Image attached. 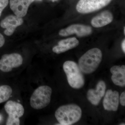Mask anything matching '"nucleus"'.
<instances>
[{
    "mask_svg": "<svg viewBox=\"0 0 125 125\" xmlns=\"http://www.w3.org/2000/svg\"><path fill=\"white\" fill-rule=\"evenodd\" d=\"M119 99H120V103L121 105L123 106H125V92H123L121 94Z\"/></svg>",
    "mask_w": 125,
    "mask_h": 125,
    "instance_id": "a211bd4d",
    "label": "nucleus"
},
{
    "mask_svg": "<svg viewBox=\"0 0 125 125\" xmlns=\"http://www.w3.org/2000/svg\"><path fill=\"white\" fill-rule=\"evenodd\" d=\"M81 108L75 104L60 107L55 113L57 120L62 125H71L78 122L82 116Z\"/></svg>",
    "mask_w": 125,
    "mask_h": 125,
    "instance_id": "f257e3e1",
    "label": "nucleus"
},
{
    "mask_svg": "<svg viewBox=\"0 0 125 125\" xmlns=\"http://www.w3.org/2000/svg\"><path fill=\"white\" fill-rule=\"evenodd\" d=\"M79 44V41L76 38H70L60 41L58 45L53 48L52 51L56 54H61L77 47Z\"/></svg>",
    "mask_w": 125,
    "mask_h": 125,
    "instance_id": "4468645a",
    "label": "nucleus"
},
{
    "mask_svg": "<svg viewBox=\"0 0 125 125\" xmlns=\"http://www.w3.org/2000/svg\"><path fill=\"white\" fill-rule=\"evenodd\" d=\"M106 88L105 82L102 80L99 81L97 84L96 89H89L87 92V97L88 101L93 105H98L105 95Z\"/></svg>",
    "mask_w": 125,
    "mask_h": 125,
    "instance_id": "9d476101",
    "label": "nucleus"
},
{
    "mask_svg": "<svg viewBox=\"0 0 125 125\" xmlns=\"http://www.w3.org/2000/svg\"><path fill=\"white\" fill-rule=\"evenodd\" d=\"M4 108L9 115L6 125H20L19 118L24 114V109L22 105L15 101H9L5 105Z\"/></svg>",
    "mask_w": 125,
    "mask_h": 125,
    "instance_id": "39448f33",
    "label": "nucleus"
},
{
    "mask_svg": "<svg viewBox=\"0 0 125 125\" xmlns=\"http://www.w3.org/2000/svg\"><path fill=\"white\" fill-rule=\"evenodd\" d=\"M113 19V15L111 12L106 10L93 18L91 21V24L94 28H101L111 23Z\"/></svg>",
    "mask_w": 125,
    "mask_h": 125,
    "instance_id": "ddd939ff",
    "label": "nucleus"
},
{
    "mask_svg": "<svg viewBox=\"0 0 125 125\" xmlns=\"http://www.w3.org/2000/svg\"><path fill=\"white\" fill-rule=\"evenodd\" d=\"M52 0V2H54V1H57V0Z\"/></svg>",
    "mask_w": 125,
    "mask_h": 125,
    "instance_id": "412c9836",
    "label": "nucleus"
},
{
    "mask_svg": "<svg viewBox=\"0 0 125 125\" xmlns=\"http://www.w3.org/2000/svg\"><path fill=\"white\" fill-rule=\"evenodd\" d=\"M122 48L123 50V52L124 53L125 52V40L124 39L122 41V43L121 44Z\"/></svg>",
    "mask_w": 125,
    "mask_h": 125,
    "instance_id": "aec40b11",
    "label": "nucleus"
},
{
    "mask_svg": "<svg viewBox=\"0 0 125 125\" xmlns=\"http://www.w3.org/2000/svg\"><path fill=\"white\" fill-rule=\"evenodd\" d=\"M63 68L71 87L79 89L84 86L85 84L84 77L76 62L72 61H66L63 64Z\"/></svg>",
    "mask_w": 125,
    "mask_h": 125,
    "instance_id": "7ed1b4c3",
    "label": "nucleus"
},
{
    "mask_svg": "<svg viewBox=\"0 0 125 125\" xmlns=\"http://www.w3.org/2000/svg\"><path fill=\"white\" fill-rule=\"evenodd\" d=\"M52 92L51 88L49 86L42 85L38 87L30 98L31 107L37 110L46 107L51 102Z\"/></svg>",
    "mask_w": 125,
    "mask_h": 125,
    "instance_id": "20e7f679",
    "label": "nucleus"
},
{
    "mask_svg": "<svg viewBox=\"0 0 125 125\" xmlns=\"http://www.w3.org/2000/svg\"><path fill=\"white\" fill-rule=\"evenodd\" d=\"M102 59V53L101 50L98 48H92L80 57L78 65L83 73H92L97 69Z\"/></svg>",
    "mask_w": 125,
    "mask_h": 125,
    "instance_id": "f03ea898",
    "label": "nucleus"
},
{
    "mask_svg": "<svg viewBox=\"0 0 125 125\" xmlns=\"http://www.w3.org/2000/svg\"><path fill=\"white\" fill-rule=\"evenodd\" d=\"M120 125H125V123H122V124H120Z\"/></svg>",
    "mask_w": 125,
    "mask_h": 125,
    "instance_id": "5701e85b",
    "label": "nucleus"
},
{
    "mask_svg": "<svg viewBox=\"0 0 125 125\" xmlns=\"http://www.w3.org/2000/svg\"><path fill=\"white\" fill-rule=\"evenodd\" d=\"M112 0H80L76 10L81 14L90 13L97 11L108 5Z\"/></svg>",
    "mask_w": 125,
    "mask_h": 125,
    "instance_id": "423d86ee",
    "label": "nucleus"
},
{
    "mask_svg": "<svg viewBox=\"0 0 125 125\" xmlns=\"http://www.w3.org/2000/svg\"><path fill=\"white\" fill-rule=\"evenodd\" d=\"M9 0H0V16L4 9L9 4Z\"/></svg>",
    "mask_w": 125,
    "mask_h": 125,
    "instance_id": "f3484780",
    "label": "nucleus"
},
{
    "mask_svg": "<svg viewBox=\"0 0 125 125\" xmlns=\"http://www.w3.org/2000/svg\"><path fill=\"white\" fill-rule=\"evenodd\" d=\"M92 32V27L81 24L72 25L60 31L59 35L63 37L75 34L79 37H83L90 35Z\"/></svg>",
    "mask_w": 125,
    "mask_h": 125,
    "instance_id": "6e6552de",
    "label": "nucleus"
},
{
    "mask_svg": "<svg viewBox=\"0 0 125 125\" xmlns=\"http://www.w3.org/2000/svg\"><path fill=\"white\" fill-rule=\"evenodd\" d=\"M12 89L9 85L0 86V103L7 101L12 93Z\"/></svg>",
    "mask_w": 125,
    "mask_h": 125,
    "instance_id": "dca6fc26",
    "label": "nucleus"
},
{
    "mask_svg": "<svg viewBox=\"0 0 125 125\" xmlns=\"http://www.w3.org/2000/svg\"><path fill=\"white\" fill-rule=\"evenodd\" d=\"M39 0V1H42V0Z\"/></svg>",
    "mask_w": 125,
    "mask_h": 125,
    "instance_id": "b1692460",
    "label": "nucleus"
},
{
    "mask_svg": "<svg viewBox=\"0 0 125 125\" xmlns=\"http://www.w3.org/2000/svg\"><path fill=\"white\" fill-rule=\"evenodd\" d=\"M5 39L3 35L0 33V48L4 44Z\"/></svg>",
    "mask_w": 125,
    "mask_h": 125,
    "instance_id": "6ab92c4d",
    "label": "nucleus"
},
{
    "mask_svg": "<svg viewBox=\"0 0 125 125\" xmlns=\"http://www.w3.org/2000/svg\"><path fill=\"white\" fill-rule=\"evenodd\" d=\"M35 0H10V6L16 15L23 18L26 15L29 6Z\"/></svg>",
    "mask_w": 125,
    "mask_h": 125,
    "instance_id": "f8f14e48",
    "label": "nucleus"
},
{
    "mask_svg": "<svg viewBox=\"0 0 125 125\" xmlns=\"http://www.w3.org/2000/svg\"><path fill=\"white\" fill-rule=\"evenodd\" d=\"M22 62V57L20 54H5L0 60V70L3 72H9L13 68L20 66Z\"/></svg>",
    "mask_w": 125,
    "mask_h": 125,
    "instance_id": "0eeeda50",
    "label": "nucleus"
},
{
    "mask_svg": "<svg viewBox=\"0 0 125 125\" xmlns=\"http://www.w3.org/2000/svg\"><path fill=\"white\" fill-rule=\"evenodd\" d=\"M124 34H125V27H124Z\"/></svg>",
    "mask_w": 125,
    "mask_h": 125,
    "instance_id": "4be33fe9",
    "label": "nucleus"
},
{
    "mask_svg": "<svg viewBox=\"0 0 125 125\" xmlns=\"http://www.w3.org/2000/svg\"><path fill=\"white\" fill-rule=\"evenodd\" d=\"M23 20L21 18L17 16H8L3 20L0 23L1 27L6 29L4 31L5 34L7 36L13 34L17 27L23 23Z\"/></svg>",
    "mask_w": 125,
    "mask_h": 125,
    "instance_id": "1a4fd4ad",
    "label": "nucleus"
},
{
    "mask_svg": "<svg viewBox=\"0 0 125 125\" xmlns=\"http://www.w3.org/2000/svg\"><path fill=\"white\" fill-rule=\"evenodd\" d=\"M110 72L112 74V81L114 84L121 87H125V66H114L110 69Z\"/></svg>",
    "mask_w": 125,
    "mask_h": 125,
    "instance_id": "2eb2a0df",
    "label": "nucleus"
},
{
    "mask_svg": "<svg viewBox=\"0 0 125 125\" xmlns=\"http://www.w3.org/2000/svg\"><path fill=\"white\" fill-rule=\"evenodd\" d=\"M119 102L118 92L116 90H107L103 102V105L105 110L116 111L118 108Z\"/></svg>",
    "mask_w": 125,
    "mask_h": 125,
    "instance_id": "9b49d317",
    "label": "nucleus"
}]
</instances>
